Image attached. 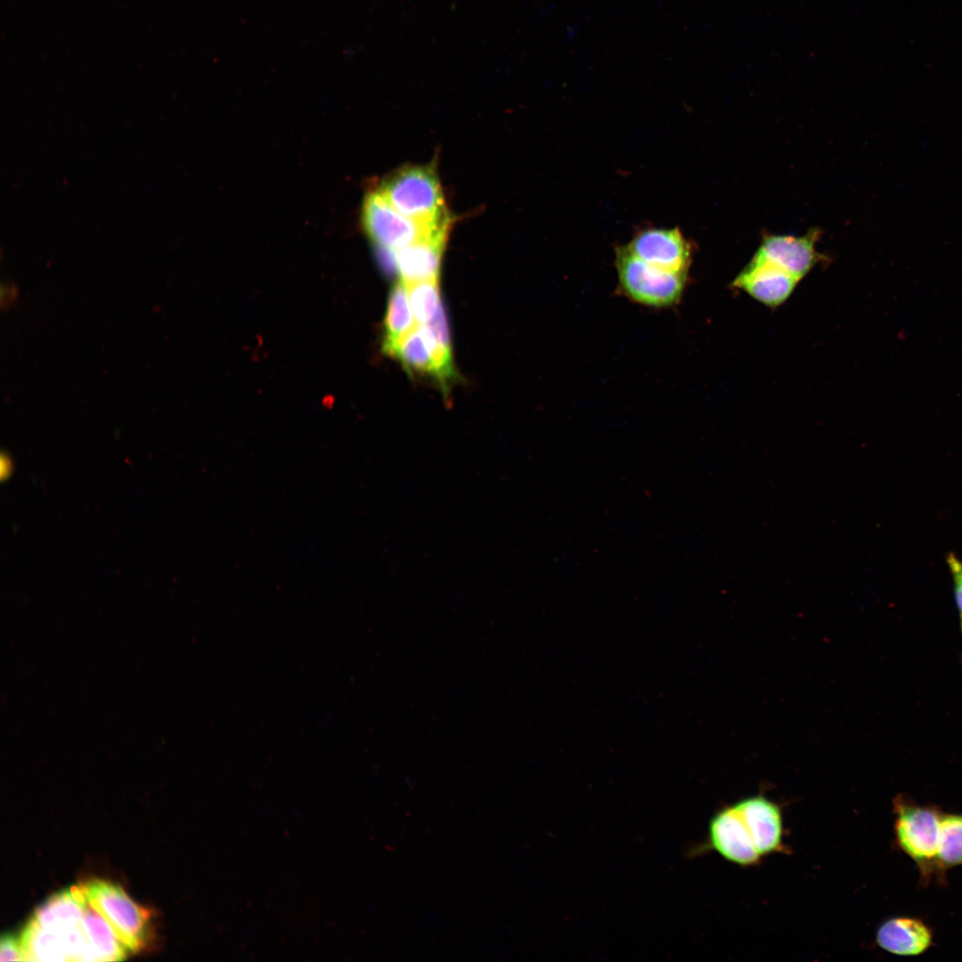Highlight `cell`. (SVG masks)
Wrapping results in <instances>:
<instances>
[{
  "instance_id": "cell-4",
  "label": "cell",
  "mask_w": 962,
  "mask_h": 962,
  "mask_svg": "<svg viewBox=\"0 0 962 962\" xmlns=\"http://www.w3.org/2000/svg\"><path fill=\"white\" fill-rule=\"evenodd\" d=\"M616 265L620 288L633 301L648 306L665 307L681 299L686 275L652 266L633 256L626 246L616 249Z\"/></svg>"
},
{
  "instance_id": "cell-21",
  "label": "cell",
  "mask_w": 962,
  "mask_h": 962,
  "mask_svg": "<svg viewBox=\"0 0 962 962\" xmlns=\"http://www.w3.org/2000/svg\"><path fill=\"white\" fill-rule=\"evenodd\" d=\"M948 565L954 580L956 603L962 614V561L955 555L949 554Z\"/></svg>"
},
{
  "instance_id": "cell-17",
  "label": "cell",
  "mask_w": 962,
  "mask_h": 962,
  "mask_svg": "<svg viewBox=\"0 0 962 962\" xmlns=\"http://www.w3.org/2000/svg\"><path fill=\"white\" fill-rule=\"evenodd\" d=\"M962 866V813L942 811L937 838V868L939 881L947 884V873Z\"/></svg>"
},
{
  "instance_id": "cell-14",
  "label": "cell",
  "mask_w": 962,
  "mask_h": 962,
  "mask_svg": "<svg viewBox=\"0 0 962 962\" xmlns=\"http://www.w3.org/2000/svg\"><path fill=\"white\" fill-rule=\"evenodd\" d=\"M390 355L397 357L409 371L430 375L444 387L435 346L425 325H417L395 346Z\"/></svg>"
},
{
  "instance_id": "cell-20",
  "label": "cell",
  "mask_w": 962,
  "mask_h": 962,
  "mask_svg": "<svg viewBox=\"0 0 962 962\" xmlns=\"http://www.w3.org/2000/svg\"><path fill=\"white\" fill-rule=\"evenodd\" d=\"M26 960L20 939L10 933L3 934L0 943V961Z\"/></svg>"
},
{
  "instance_id": "cell-18",
  "label": "cell",
  "mask_w": 962,
  "mask_h": 962,
  "mask_svg": "<svg viewBox=\"0 0 962 962\" xmlns=\"http://www.w3.org/2000/svg\"><path fill=\"white\" fill-rule=\"evenodd\" d=\"M406 285L417 324L428 323L442 306L438 279L406 283Z\"/></svg>"
},
{
  "instance_id": "cell-7",
  "label": "cell",
  "mask_w": 962,
  "mask_h": 962,
  "mask_svg": "<svg viewBox=\"0 0 962 962\" xmlns=\"http://www.w3.org/2000/svg\"><path fill=\"white\" fill-rule=\"evenodd\" d=\"M626 248L643 262L673 273L686 275L690 265V247L676 228L642 230Z\"/></svg>"
},
{
  "instance_id": "cell-10",
  "label": "cell",
  "mask_w": 962,
  "mask_h": 962,
  "mask_svg": "<svg viewBox=\"0 0 962 962\" xmlns=\"http://www.w3.org/2000/svg\"><path fill=\"white\" fill-rule=\"evenodd\" d=\"M735 803L762 857L784 852L783 817L777 803L762 795L748 796Z\"/></svg>"
},
{
  "instance_id": "cell-2",
  "label": "cell",
  "mask_w": 962,
  "mask_h": 962,
  "mask_svg": "<svg viewBox=\"0 0 962 962\" xmlns=\"http://www.w3.org/2000/svg\"><path fill=\"white\" fill-rule=\"evenodd\" d=\"M378 191L397 211L416 222L433 226L448 223L439 182L428 167L404 168Z\"/></svg>"
},
{
  "instance_id": "cell-9",
  "label": "cell",
  "mask_w": 962,
  "mask_h": 962,
  "mask_svg": "<svg viewBox=\"0 0 962 962\" xmlns=\"http://www.w3.org/2000/svg\"><path fill=\"white\" fill-rule=\"evenodd\" d=\"M799 281L774 265L753 258L732 285L763 305L776 307L789 298Z\"/></svg>"
},
{
  "instance_id": "cell-12",
  "label": "cell",
  "mask_w": 962,
  "mask_h": 962,
  "mask_svg": "<svg viewBox=\"0 0 962 962\" xmlns=\"http://www.w3.org/2000/svg\"><path fill=\"white\" fill-rule=\"evenodd\" d=\"M88 904L81 885H73L52 895L36 909L30 921L66 935L81 926Z\"/></svg>"
},
{
  "instance_id": "cell-3",
  "label": "cell",
  "mask_w": 962,
  "mask_h": 962,
  "mask_svg": "<svg viewBox=\"0 0 962 962\" xmlns=\"http://www.w3.org/2000/svg\"><path fill=\"white\" fill-rule=\"evenodd\" d=\"M81 887L91 907L109 923L126 949L132 952L142 950L148 937L149 910L109 881L92 879Z\"/></svg>"
},
{
  "instance_id": "cell-16",
  "label": "cell",
  "mask_w": 962,
  "mask_h": 962,
  "mask_svg": "<svg viewBox=\"0 0 962 962\" xmlns=\"http://www.w3.org/2000/svg\"><path fill=\"white\" fill-rule=\"evenodd\" d=\"M417 322L409 299L407 285L402 280L392 289L384 322L383 350L391 355L395 346L412 330Z\"/></svg>"
},
{
  "instance_id": "cell-6",
  "label": "cell",
  "mask_w": 962,
  "mask_h": 962,
  "mask_svg": "<svg viewBox=\"0 0 962 962\" xmlns=\"http://www.w3.org/2000/svg\"><path fill=\"white\" fill-rule=\"evenodd\" d=\"M708 837L711 847L730 862L749 867L762 859L736 803L722 808L713 816Z\"/></svg>"
},
{
  "instance_id": "cell-15",
  "label": "cell",
  "mask_w": 962,
  "mask_h": 962,
  "mask_svg": "<svg viewBox=\"0 0 962 962\" xmlns=\"http://www.w3.org/2000/svg\"><path fill=\"white\" fill-rule=\"evenodd\" d=\"M82 926L91 961H119L126 958V947L109 923L90 904L86 910Z\"/></svg>"
},
{
  "instance_id": "cell-19",
  "label": "cell",
  "mask_w": 962,
  "mask_h": 962,
  "mask_svg": "<svg viewBox=\"0 0 962 962\" xmlns=\"http://www.w3.org/2000/svg\"><path fill=\"white\" fill-rule=\"evenodd\" d=\"M442 306H443L439 307L436 315L428 323L423 325L427 327L431 335L443 375L444 387H446L448 382L454 378L455 371L452 358L447 322Z\"/></svg>"
},
{
  "instance_id": "cell-22",
  "label": "cell",
  "mask_w": 962,
  "mask_h": 962,
  "mask_svg": "<svg viewBox=\"0 0 962 962\" xmlns=\"http://www.w3.org/2000/svg\"><path fill=\"white\" fill-rule=\"evenodd\" d=\"M19 295L17 286L11 281L1 285V306L3 309L11 308L16 302Z\"/></svg>"
},
{
  "instance_id": "cell-8",
  "label": "cell",
  "mask_w": 962,
  "mask_h": 962,
  "mask_svg": "<svg viewBox=\"0 0 962 962\" xmlns=\"http://www.w3.org/2000/svg\"><path fill=\"white\" fill-rule=\"evenodd\" d=\"M818 235L811 231L802 237L765 236L753 258L774 265L801 280L820 260L815 249Z\"/></svg>"
},
{
  "instance_id": "cell-11",
  "label": "cell",
  "mask_w": 962,
  "mask_h": 962,
  "mask_svg": "<svg viewBox=\"0 0 962 962\" xmlns=\"http://www.w3.org/2000/svg\"><path fill=\"white\" fill-rule=\"evenodd\" d=\"M876 942L885 951L900 957H918L933 945V931L923 919L896 916L877 928Z\"/></svg>"
},
{
  "instance_id": "cell-1",
  "label": "cell",
  "mask_w": 962,
  "mask_h": 962,
  "mask_svg": "<svg viewBox=\"0 0 962 962\" xmlns=\"http://www.w3.org/2000/svg\"><path fill=\"white\" fill-rule=\"evenodd\" d=\"M942 811L936 804H919L906 794L893 799L894 842L915 863L923 887L939 880L937 838Z\"/></svg>"
},
{
  "instance_id": "cell-23",
  "label": "cell",
  "mask_w": 962,
  "mask_h": 962,
  "mask_svg": "<svg viewBox=\"0 0 962 962\" xmlns=\"http://www.w3.org/2000/svg\"><path fill=\"white\" fill-rule=\"evenodd\" d=\"M961 631H962V614H961Z\"/></svg>"
},
{
  "instance_id": "cell-13",
  "label": "cell",
  "mask_w": 962,
  "mask_h": 962,
  "mask_svg": "<svg viewBox=\"0 0 962 962\" xmlns=\"http://www.w3.org/2000/svg\"><path fill=\"white\" fill-rule=\"evenodd\" d=\"M446 234L447 231L442 232L395 251V266L403 281L438 279Z\"/></svg>"
},
{
  "instance_id": "cell-5",
  "label": "cell",
  "mask_w": 962,
  "mask_h": 962,
  "mask_svg": "<svg viewBox=\"0 0 962 962\" xmlns=\"http://www.w3.org/2000/svg\"><path fill=\"white\" fill-rule=\"evenodd\" d=\"M363 221L366 232L378 248L393 251L448 229V224L433 226L404 216L379 191L369 193L365 198Z\"/></svg>"
}]
</instances>
